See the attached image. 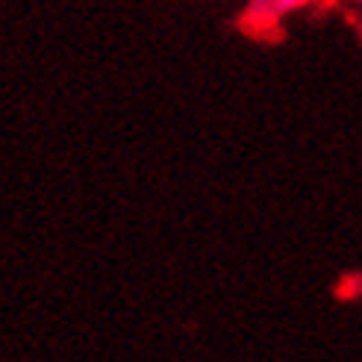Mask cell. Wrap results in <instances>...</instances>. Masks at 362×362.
I'll use <instances>...</instances> for the list:
<instances>
[{
  "instance_id": "3957f363",
  "label": "cell",
  "mask_w": 362,
  "mask_h": 362,
  "mask_svg": "<svg viewBox=\"0 0 362 362\" xmlns=\"http://www.w3.org/2000/svg\"><path fill=\"white\" fill-rule=\"evenodd\" d=\"M356 6H362V0H356Z\"/></svg>"
},
{
  "instance_id": "7a4b0ae2",
  "label": "cell",
  "mask_w": 362,
  "mask_h": 362,
  "mask_svg": "<svg viewBox=\"0 0 362 362\" xmlns=\"http://www.w3.org/2000/svg\"><path fill=\"white\" fill-rule=\"evenodd\" d=\"M336 298L339 300H359L362 298V274L359 271H351L336 283Z\"/></svg>"
},
{
  "instance_id": "6da1fadb",
  "label": "cell",
  "mask_w": 362,
  "mask_h": 362,
  "mask_svg": "<svg viewBox=\"0 0 362 362\" xmlns=\"http://www.w3.org/2000/svg\"><path fill=\"white\" fill-rule=\"evenodd\" d=\"M315 0H245L239 12V30L250 39H280L283 24L292 15L310 9Z\"/></svg>"
}]
</instances>
